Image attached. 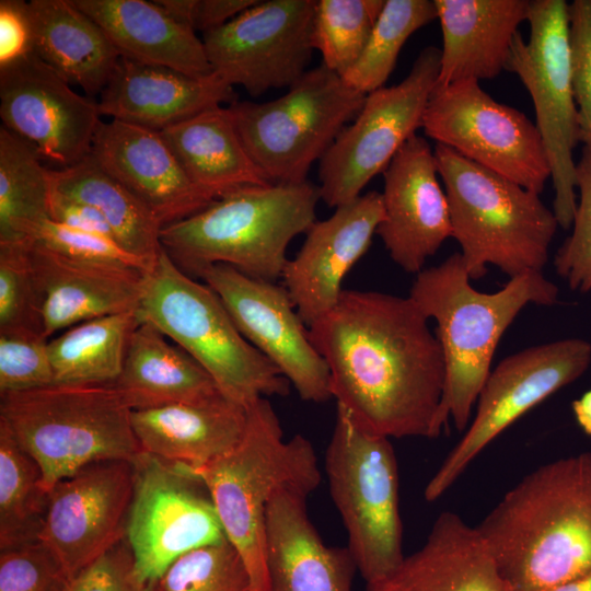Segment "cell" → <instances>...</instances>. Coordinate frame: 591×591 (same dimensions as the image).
<instances>
[{"label":"cell","mask_w":591,"mask_h":591,"mask_svg":"<svg viewBox=\"0 0 591 591\" xmlns=\"http://www.w3.org/2000/svg\"><path fill=\"white\" fill-rule=\"evenodd\" d=\"M428 318L409 298L345 290L309 326L331 394L362 429L386 438H437L445 364Z\"/></svg>","instance_id":"1"},{"label":"cell","mask_w":591,"mask_h":591,"mask_svg":"<svg viewBox=\"0 0 591 591\" xmlns=\"http://www.w3.org/2000/svg\"><path fill=\"white\" fill-rule=\"evenodd\" d=\"M476 529L509 591H552L591 573V452L537 467Z\"/></svg>","instance_id":"2"},{"label":"cell","mask_w":591,"mask_h":591,"mask_svg":"<svg viewBox=\"0 0 591 591\" xmlns=\"http://www.w3.org/2000/svg\"><path fill=\"white\" fill-rule=\"evenodd\" d=\"M460 253L417 274L409 298L437 323L436 336L445 364L440 420L465 430L479 392L490 373L503 333L528 304L552 305L558 288L542 271L512 277L496 292H480Z\"/></svg>","instance_id":"3"},{"label":"cell","mask_w":591,"mask_h":591,"mask_svg":"<svg viewBox=\"0 0 591 591\" xmlns=\"http://www.w3.org/2000/svg\"><path fill=\"white\" fill-rule=\"evenodd\" d=\"M320 199L318 185L309 181L243 187L164 225L161 245L187 274L198 276L211 265L224 264L276 282L290 242L316 221Z\"/></svg>","instance_id":"4"},{"label":"cell","mask_w":591,"mask_h":591,"mask_svg":"<svg viewBox=\"0 0 591 591\" xmlns=\"http://www.w3.org/2000/svg\"><path fill=\"white\" fill-rule=\"evenodd\" d=\"M189 470L207 488L227 540L246 566L252 591H268L267 505L285 486L309 494L317 488L321 471L313 444L301 434L285 440L270 402L260 397L247 407L240 442L215 461Z\"/></svg>","instance_id":"5"},{"label":"cell","mask_w":591,"mask_h":591,"mask_svg":"<svg viewBox=\"0 0 591 591\" xmlns=\"http://www.w3.org/2000/svg\"><path fill=\"white\" fill-rule=\"evenodd\" d=\"M449 201L452 234L471 279L494 265L510 278L542 271L558 221L540 194L452 149H433Z\"/></svg>","instance_id":"6"},{"label":"cell","mask_w":591,"mask_h":591,"mask_svg":"<svg viewBox=\"0 0 591 591\" xmlns=\"http://www.w3.org/2000/svg\"><path fill=\"white\" fill-rule=\"evenodd\" d=\"M131 412L113 384L54 383L0 394V421L39 466L47 493L92 463H132L142 451Z\"/></svg>","instance_id":"7"},{"label":"cell","mask_w":591,"mask_h":591,"mask_svg":"<svg viewBox=\"0 0 591 591\" xmlns=\"http://www.w3.org/2000/svg\"><path fill=\"white\" fill-rule=\"evenodd\" d=\"M136 315L190 355L225 397L244 407L289 394V381L243 337L215 291L188 276L163 247L144 274Z\"/></svg>","instance_id":"8"},{"label":"cell","mask_w":591,"mask_h":591,"mask_svg":"<svg viewBox=\"0 0 591 591\" xmlns=\"http://www.w3.org/2000/svg\"><path fill=\"white\" fill-rule=\"evenodd\" d=\"M325 473L357 570L366 584L376 582L405 557L398 468L390 438L360 428L336 404Z\"/></svg>","instance_id":"9"},{"label":"cell","mask_w":591,"mask_h":591,"mask_svg":"<svg viewBox=\"0 0 591 591\" xmlns=\"http://www.w3.org/2000/svg\"><path fill=\"white\" fill-rule=\"evenodd\" d=\"M288 89L271 101L230 104L248 154L271 184L306 182L312 164L320 162L366 100L323 63Z\"/></svg>","instance_id":"10"},{"label":"cell","mask_w":591,"mask_h":591,"mask_svg":"<svg viewBox=\"0 0 591 591\" xmlns=\"http://www.w3.org/2000/svg\"><path fill=\"white\" fill-rule=\"evenodd\" d=\"M530 36L514 38L507 70L529 92L555 189L554 213L568 229L577 208L573 150L581 132L571 81L569 4L565 0H530Z\"/></svg>","instance_id":"11"},{"label":"cell","mask_w":591,"mask_h":591,"mask_svg":"<svg viewBox=\"0 0 591 591\" xmlns=\"http://www.w3.org/2000/svg\"><path fill=\"white\" fill-rule=\"evenodd\" d=\"M132 468L125 541L137 580L157 586L179 557L227 536L207 488L187 466L141 452Z\"/></svg>","instance_id":"12"},{"label":"cell","mask_w":591,"mask_h":591,"mask_svg":"<svg viewBox=\"0 0 591 591\" xmlns=\"http://www.w3.org/2000/svg\"><path fill=\"white\" fill-rule=\"evenodd\" d=\"M440 59L441 50L427 46L403 81L366 95L357 116L318 162L320 196L328 207L337 208L359 197L421 128L439 78Z\"/></svg>","instance_id":"13"},{"label":"cell","mask_w":591,"mask_h":591,"mask_svg":"<svg viewBox=\"0 0 591 591\" xmlns=\"http://www.w3.org/2000/svg\"><path fill=\"white\" fill-rule=\"evenodd\" d=\"M427 137L534 193L551 177L536 125L494 100L476 80L436 85L422 126Z\"/></svg>","instance_id":"14"},{"label":"cell","mask_w":591,"mask_h":591,"mask_svg":"<svg viewBox=\"0 0 591 591\" xmlns=\"http://www.w3.org/2000/svg\"><path fill=\"white\" fill-rule=\"evenodd\" d=\"M591 362V345L566 338L523 349L490 371L473 420L425 488L428 501L439 499L472 461L531 408L572 383Z\"/></svg>","instance_id":"15"},{"label":"cell","mask_w":591,"mask_h":591,"mask_svg":"<svg viewBox=\"0 0 591 591\" xmlns=\"http://www.w3.org/2000/svg\"><path fill=\"white\" fill-rule=\"evenodd\" d=\"M316 0H258L202 34L212 72L257 97L289 88L309 69Z\"/></svg>","instance_id":"16"},{"label":"cell","mask_w":591,"mask_h":591,"mask_svg":"<svg viewBox=\"0 0 591 591\" xmlns=\"http://www.w3.org/2000/svg\"><path fill=\"white\" fill-rule=\"evenodd\" d=\"M219 297L243 337L289 381L301 399L332 398L329 371L283 286L211 265L198 275Z\"/></svg>","instance_id":"17"},{"label":"cell","mask_w":591,"mask_h":591,"mask_svg":"<svg viewBox=\"0 0 591 591\" xmlns=\"http://www.w3.org/2000/svg\"><path fill=\"white\" fill-rule=\"evenodd\" d=\"M134 491L132 463H92L48 491L38 535L71 583L125 540Z\"/></svg>","instance_id":"18"},{"label":"cell","mask_w":591,"mask_h":591,"mask_svg":"<svg viewBox=\"0 0 591 591\" xmlns=\"http://www.w3.org/2000/svg\"><path fill=\"white\" fill-rule=\"evenodd\" d=\"M0 116L3 127L61 167L91 153L102 121L99 103L35 53L0 67Z\"/></svg>","instance_id":"19"},{"label":"cell","mask_w":591,"mask_h":591,"mask_svg":"<svg viewBox=\"0 0 591 591\" xmlns=\"http://www.w3.org/2000/svg\"><path fill=\"white\" fill-rule=\"evenodd\" d=\"M383 178L384 218L376 234L395 264L418 274L452 234L449 201L426 138L417 134L409 138Z\"/></svg>","instance_id":"20"},{"label":"cell","mask_w":591,"mask_h":591,"mask_svg":"<svg viewBox=\"0 0 591 591\" xmlns=\"http://www.w3.org/2000/svg\"><path fill=\"white\" fill-rule=\"evenodd\" d=\"M384 218L381 193L370 190L315 221L300 251L288 259L282 286L306 327L338 302L343 280L367 253Z\"/></svg>","instance_id":"21"},{"label":"cell","mask_w":591,"mask_h":591,"mask_svg":"<svg viewBox=\"0 0 591 591\" xmlns=\"http://www.w3.org/2000/svg\"><path fill=\"white\" fill-rule=\"evenodd\" d=\"M91 153L163 227L216 200L189 179L160 131L115 119L101 121Z\"/></svg>","instance_id":"22"},{"label":"cell","mask_w":591,"mask_h":591,"mask_svg":"<svg viewBox=\"0 0 591 591\" xmlns=\"http://www.w3.org/2000/svg\"><path fill=\"white\" fill-rule=\"evenodd\" d=\"M39 329L58 332L101 316L136 311L142 271L74 260L30 240Z\"/></svg>","instance_id":"23"},{"label":"cell","mask_w":591,"mask_h":591,"mask_svg":"<svg viewBox=\"0 0 591 591\" xmlns=\"http://www.w3.org/2000/svg\"><path fill=\"white\" fill-rule=\"evenodd\" d=\"M309 493L279 488L266 509L268 591H351L358 571L347 547L327 546L311 522Z\"/></svg>","instance_id":"24"},{"label":"cell","mask_w":591,"mask_h":591,"mask_svg":"<svg viewBox=\"0 0 591 591\" xmlns=\"http://www.w3.org/2000/svg\"><path fill=\"white\" fill-rule=\"evenodd\" d=\"M100 95L101 115L157 131L236 102L233 86L213 72L193 77L121 57Z\"/></svg>","instance_id":"25"},{"label":"cell","mask_w":591,"mask_h":591,"mask_svg":"<svg viewBox=\"0 0 591 591\" xmlns=\"http://www.w3.org/2000/svg\"><path fill=\"white\" fill-rule=\"evenodd\" d=\"M364 591H509L476 526L444 511L422 546Z\"/></svg>","instance_id":"26"},{"label":"cell","mask_w":591,"mask_h":591,"mask_svg":"<svg viewBox=\"0 0 591 591\" xmlns=\"http://www.w3.org/2000/svg\"><path fill=\"white\" fill-rule=\"evenodd\" d=\"M442 32L436 85L493 79L507 70L530 0H434Z\"/></svg>","instance_id":"27"},{"label":"cell","mask_w":591,"mask_h":591,"mask_svg":"<svg viewBox=\"0 0 591 591\" xmlns=\"http://www.w3.org/2000/svg\"><path fill=\"white\" fill-rule=\"evenodd\" d=\"M246 421L247 408L223 394L131 412L142 452L189 468L231 451L242 439Z\"/></svg>","instance_id":"28"},{"label":"cell","mask_w":591,"mask_h":591,"mask_svg":"<svg viewBox=\"0 0 591 591\" xmlns=\"http://www.w3.org/2000/svg\"><path fill=\"white\" fill-rule=\"evenodd\" d=\"M105 32L121 58L193 77L212 73L202 39L154 1L72 0Z\"/></svg>","instance_id":"29"},{"label":"cell","mask_w":591,"mask_h":591,"mask_svg":"<svg viewBox=\"0 0 591 591\" xmlns=\"http://www.w3.org/2000/svg\"><path fill=\"white\" fill-rule=\"evenodd\" d=\"M113 385L131 410L200 402L222 394L206 369L146 322H139L131 332L121 372Z\"/></svg>","instance_id":"30"},{"label":"cell","mask_w":591,"mask_h":591,"mask_svg":"<svg viewBox=\"0 0 591 591\" xmlns=\"http://www.w3.org/2000/svg\"><path fill=\"white\" fill-rule=\"evenodd\" d=\"M33 53L88 96L101 94L120 56L105 32L72 0L28 2Z\"/></svg>","instance_id":"31"},{"label":"cell","mask_w":591,"mask_h":591,"mask_svg":"<svg viewBox=\"0 0 591 591\" xmlns=\"http://www.w3.org/2000/svg\"><path fill=\"white\" fill-rule=\"evenodd\" d=\"M189 179L215 199L271 184L248 154L230 106H216L160 131Z\"/></svg>","instance_id":"32"},{"label":"cell","mask_w":591,"mask_h":591,"mask_svg":"<svg viewBox=\"0 0 591 591\" xmlns=\"http://www.w3.org/2000/svg\"><path fill=\"white\" fill-rule=\"evenodd\" d=\"M50 187L95 208L115 241L152 267L161 250L162 223L90 153L74 165L48 170Z\"/></svg>","instance_id":"33"},{"label":"cell","mask_w":591,"mask_h":591,"mask_svg":"<svg viewBox=\"0 0 591 591\" xmlns=\"http://www.w3.org/2000/svg\"><path fill=\"white\" fill-rule=\"evenodd\" d=\"M139 321L136 311L96 317L48 340L58 384H113L119 376L128 340Z\"/></svg>","instance_id":"34"},{"label":"cell","mask_w":591,"mask_h":591,"mask_svg":"<svg viewBox=\"0 0 591 591\" xmlns=\"http://www.w3.org/2000/svg\"><path fill=\"white\" fill-rule=\"evenodd\" d=\"M48 169L25 140L0 128V243L27 240L35 223L49 218Z\"/></svg>","instance_id":"35"},{"label":"cell","mask_w":591,"mask_h":591,"mask_svg":"<svg viewBox=\"0 0 591 591\" xmlns=\"http://www.w3.org/2000/svg\"><path fill=\"white\" fill-rule=\"evenodd\" d=\"M47 502L39 466L0 421V551L38 541Z\"/></svg>","instance_id":"36"},{"label":"cell","mask_w":591,"mask_h":591,"mask_svg":"<svg viewBox=\"0 0 591 591\" xmlns=\"http://www.w3.org/2000/svg\"><path fill=\"white\" fill-rule=\"evenodd\" d=\"M436 19L434 0H385L361 56L343 77L345 82L364 95L383 88L406 40Z\"/></svg>","instance_id":"37"},{"label":"cell","mask_w":591,"mask_h":591,"mask_svg":"<svg viewBox=\"0 0 591 591\" xmlns=\"http://www.w3.org/2000/svg\"><path fill=\"white\" fill-rule=\"evenodd\" d=\"M385 0H316L312 47L341 78L361 56Z\"/></svg>","instance_id":"38"},{"label":"cell","mask_w":591,"mask_h":591,"mask_svg":"<svg viewBox=\"0 0 591 591\" xmlns=\"http://www.w3.org/2000/svg\"><path fill=\"white\" fill-rule=\"evenodd\" d=\"M159 591H252L246 566L225 540L175 560L158 582Z\"/></svg>","instance_id":"39"},{"label":"cell","mask_w":591,"mask_h":591,"mask_svg":"<svg viewBox=\"0 0 591 591\" xmlns=\"http://www.w3.org/2000/svg\"><path fill=\"white\" fill-rule=\"evenodd\" d=\"M7 329H30L42 335L30 240L0 243V331Z\"/></svg>","instance_id":"40"},{"label":"cell","mask_w":591,"mask_h":591,"mask_svg":"<svg viewBox=\"0 0 591 591\" xmlns=\"http://www.w3.org/2000/svg\"><path fill=\"white\" fill-rule=\"evenodd\" d=\"M27 240L79 262L131 268L142 273L151 268L109 237L73 229L49 218L32 225L27 231Z\"/></svg>","instance_id":"41"},{"label":"cell","mask_w":591,"mask_h":591,"mask_svg":"<svg viewBox=\"0 0 591 591\" xmlns=\"http://www.w3.org/2000/svg\"><path fill=\"white\" fill-rule=\"evenodd\" d=\"M576 188L579 201L572 220V232L555 255L557 274L572 290H591V146L583 144L576 163Z\"/></svg>","instance_id":"42"},{"label":"cell","mask_w":591,"mask_h":591,"mask_svg":"<svg viewBox=\"0 0 591 591\" xmlns=\"http://www.w3.org/2000/svg\"><path fill=\"white\" fill-rule=\"evenodd\" d=\"M54 383L48 339L30 329L0 331V394Z\"/></svg>","instance_id":"43"},{"label":"cell","mask_w":591,"mask_h":591,"mask_svg":"<svg viewBox=\"0 0 591 591\" xmlns=\"http://www.w3.org/2000/svg\"><path fill=\"white\" fill-rule=\"evenodd\" d=\"M69 586L61 565L40 541L0 551V591H62Z\"/></svg>","instance_id":"44"},{"label":"cell","mask_w":591,"mask_h":591,"mask_svg":"<svg viewBox=\"0 0 591 591\" xmlns=\"http://www.w3.org/2000/svg\"><path fill=\"white\" fill-rule=\"evenodd\" d=\"M571 81L581 142L591 146V0L569 4Z\"/></svg>","instance_id":"45"},{"label":"cell","mask_w":591,"mask_h":591,"mask_svg":"<svg viewBox=\"0 0 591 591\" xmlns=\"http://www.w3.org/2000/svg\"><path fill=\"white\" fill-rule=\"evenodd\" d=\"M69 591H159L143 584L132 570V556L124 540L70 583Z\"/></svg>","instance_id":"46"},{"label":"cell","mask_w":591,"mask_h":591,"mask_svg":"<svg viewBox=\"0 0 591 591\" xmlns=\"http://www.w3.org/2000/svg\"><path fill=\"white\" fill-rule=\"evenodd\" d=\"M33 53L28 2L0 1V67Z\"/></svg>","instance_id":"47"},{"label":"cell","mask_w":591,"mask_h":591,"mask_svg":"<svg viewBox=\"0 0 591 591\" xmlns=\"http://www.w3.org/2000/svg\"><path fill=\"white\" fill-rule=\"evenodd\" d=\"M48 216L49 219L58 223L96 233L115 241L108 223L95 208L72 199L51 187L48 199Z\"/></svg>","instance_id":"48"},{"label":"cell","mask_w":591,"mask_h":591,"mask_svg":"<svg viewBox=\"0 0 591 591\" xmlns=\"http://www.w3.org/2000/svg\"><path fill=\"white\" fill-rule=\"evenodd\" d=\"M258 0H194L190 26L202 34L219 28Z\"/></svg>","instance_id":"49"},{"label":"cell","mask_w":591,"mask_h":591,"mask_svg":"<svg viewBox=\"0 0 591 591\" xmlns=\"http://www.w3.org/2000/svg\"><path fill=\"white\" fill-rule=\"evenodd\" d=\"M572 410L579 427L591 437V390L573 401Z\"/></svg>","instance_id":"50"},{"label":"cell","mask_w":591,"mask_h":591,"mask_svg":"<svg viewBox=\"0 0 591 591\" xmlns=\"http://www.w3.org/2000/svg\"><path fill=\"white\" fill-rule=\"evenodd\" d=\"M552 591H591V573L565 583Z\"/></svg>","instance_id":"51"},{"label":"cell","mask_w":591,"mask_h":591,"mask_svg":"<svg viewBox=\"0 0 591 591\" xmlns=\"http://www.w3.org/2000/svg\"><path fill=\"white\" fill-rule=\"evenodd\" d=\"M69 588H70V586L68 588H66L65 590H62V591H69Z\"/></svg>","instance_id":"52"}]
</instances>
